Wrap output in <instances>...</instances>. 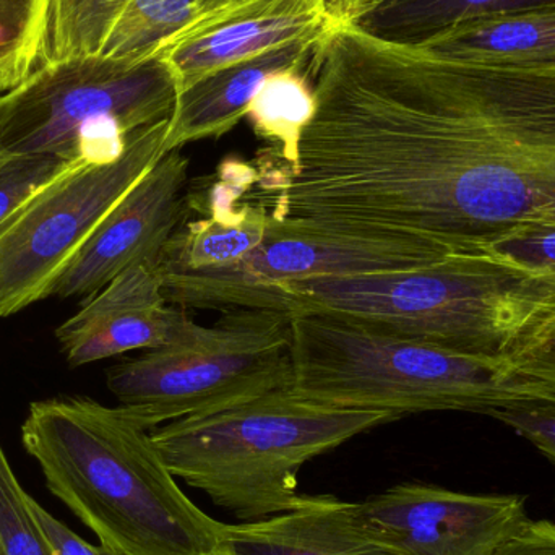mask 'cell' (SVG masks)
Instances as JSON below:
<instances>
[{
    "mask_svg": "<svg viewBox=\"0 0 555 555\" xmlns=\"http://www.w3.org/2000/svg\"><path fill=\"white\" fill-rule=\"evenodd\" d=\"M317 109L293 166L263 169L275 217L482 254L555 221V67L447 57L336 23L310 59Z\"/></svg>",
    "mask_w": 555,
    "mask_h": 555,
    "instance_id": "cell-1",
    "label": "cell"
},
{
    "mask_svg": "<svg viewBox=\"0 0 555 555\" xmlns=\"http://www.w3.org/2000/svg\"><path fill=\"white\" fill-rule=\"evenodd\" d=\"M23 447L49 491L101 544L129 555H215L224 524L176 482L152 433L124 406L88 397L36 401Z\"/></svg>",
    "mask_w": 555,
    "mask_h": 555,
    "instance_id": "cell-2",
    "label": "cell"
},
{
    "mask_svg": "<svg viewBox=\"0 0 555 555\" xmlns=\"http://www.w3.org/2000/svg\"><path fill=\"white\" fill-rule=\"evenodd\" d=\"M398 420L388 411L333 406L283 388L172 421L153 430L152 439L176 478L241 520L259 521L302 501L297 473L309 460Z\"/></svg>",
    "mask_w": 555,
    "mask_h": 555,
    "instance_id": "cell-3",
    "label": "cell"
},
{
    "mask_svg": "<svg viewBox=\"0 0 555 555\" xmlns=\"http://www.w3.org/2000/svg\"><path fill=\"white\" fill-rule=\"evenodd\" d=\"M291 315V390L299 397L398 417L429 411L489 414L538 397L479 358L326 313Z\"/></svg>",
    "mask_w": 555,
    "mask_h": 555,
    "instance_id": "cell-4",
    "label": "cell"
},
{
    "mask_svg": "<svg viewBox=\"0 0 555 555\" xmlns=\"http://www.w3.org/2000/svg\"><path fill=\"white\" fill-rule=\"evenodd\" d=\"M534 280L486 254H455L397 272L275 284L247 307L343 317L498 359Z\"/></svg>",
    "mask_w": 555,
    "mask_h": 555,
    "instance_id": "cell-5",
    "label": "cell"
},
{
    "mask_svg": "<svg viewBox=\"0 0 555 555\" xmlns=\"http://www.w3.org/2000/svg\"><path fill=\"white\" fill-rule=\"evenodd\" d=\"M178 91L159 55L41 64L0 94V152L111 165L137 132L171 119Z\"/></svg>",
    "mask_w": 555,
    "mask_h": 555,
    "instance_id": "cell-6",
    "label": "cell"
},
{
    "mask_svg": "<svg viewBox=\"0 0 555 555\" xmlns=\"http://www.w3.org/2000/svg\"><path fill=\"white\" fill-rule=\"evenodd\" d=\"M291 315L231 309L214 325L189 319L176 338L107 372V387L143 427L223 410L291 388Z\"/></svg>",
    "mask_w": 555,
    "mask_h": 555,
    "instance_id": "cell-7",
    "label": "cell"
},
{
    "mask_svg": "<svg viewBox=\"0 0 555 555\" xmlns=\"http://www.w3.org/2000/svg\"><path fill=\"white\" fill-rule=\"evenodd\" d=\"M168 126L137 132L111 165H68L0 221V317L51 297L85 241L165 155Z\"/></svg>",
    "mask_w": 555,
    "mask_h": 555,
    "instance_id": "cell-8",
    "label": "cell"
},
{
    "mask_svg": "<svg viewBox=\"0 0 555 555\" xmlns=\"http://www.w3.org/2000/svg\"><path fill=\"white\" fill-rule=\"evenodd\" d=\"M446 257L417 237L272 214L266 240L241 262L198 272L158 269L169 302L224 312L246 309L254 294L275 284L397 272Z\"/></svg>",
    "mask_w": 555,
    "mask_h": 555,
    "instance_id": "cell-9",
    "label": "cell"
},
{
    "mask_svg": "<svg viewBox=\"0 0 555 555\" xmlns=\"http://www.w3.org/2000/svg\"><path fill=\"white\" fill-rule=\"evenodd\" d=\"M398 555H492L528 518L527 498L404 482L359 502Z\"/></svg>",
    "mask_w": 555,
    "mask_h": 555,
    "instance_id": "cell-10",
    "label": "cell"
},
{
    "mask_svg": "<svg viewBox=\"0 0 555 555\" xmlns=\"http://www.w3.org/2000/svg\"><path fill=\"white\" fill-rule=\"evenodd\" d=\"M188 156L165 153L85 241L55 281L51 297H85L140 263L158 266L191 208Z\"/></svg>",
    "mask_w": 555,
    "mask_h": 555,
    "instance_id": "cell-11",
    "label": "cell"
},
{
    "mask_svg": "<svg viewBox=\"0 0 555 555\" xmlns=\"http://www.w3.org/2000/svg\"><path fill=\"white\" fill-rule=\"evenodd\" d=\"M333 25L326 0H234L169 39L158 55L178 90L198 78L300 41H319Z\"/></svg>",
    "mask_w": 555,
    "mask_h": 555,
    "instance_id": "cell-12",
    "label": "cell"
},
{
    "mask_svg": "<svg viewBox=\"0 0 555 555\" xmlns=\"http://www.w3.org/2000/svg\"><path fill=\"white\" fill-rule=\"evenodd\" d=\"M169 304L158 266L140 263L85 297L80 309L55 330V338L72 367L159 348L191 319Z\"/></svg>",
    "mask_w": 555,
    "mask_h": 555,
    "instance_id": "cell-13",
    "label": "cell"
},
{
    "mask_svg": "<svg viewBox=\"0 0 555 555\" xmlns=\"http://www.w3.org/2000/svg\"><path fill=\"white\" fill-rule=\"evenodd\" d=\"M198 16L197 0H48L41 64L153 57Z\"/></svg>",
    "mask_w": 555,
    "mask_h": 555,
    "instance_id": "cell-14",
    "label": "cell"
},
{
    "mask_svg": "<svg viewBox=\"0 0 555 555\" xmlns=\"http://www.w3.org/2000/svg\"><path fill=\"white\" fill-rule=\"evenodd\" d=\"M215 555H398L359 504L304 495L296 507L243 525H224Z\"/></svg>",
    "mask_w": 555,
    "mask_h": 555,
    "instance_id": "cell-15",
    "label": "cell"
},
{
    "mask_svg": "<svg viewBox=\"0 0 555 555\" xmlns=\"http://www.w3.org/2000/svg\"><path fill=\"white\" fill-rule=\"evenodd\" d=\"M208 189L207 217L184 223L166 246L162 270H215L241 262L266 240L272 211L263 204H243L259 181L249 163L228 159Z\"/></svg>",
    "mask_w": 555,
    "mask_h": 555,
    "instance_id": "cell-16",
    "label": "cell"
},
{
    "mask_svg": "<svg viewBox=\"0 0 555 555\" xmlns=\"http://www.w3.org/2000/svg\"><path fill=\"white\" fill-rule=\"evenodd\" d=\"M319 41L294 42L259 57L227 65L179 90L163 145L165 153L182 150L188 143L227 135L247 116L266 78L283 68L309 65Z\"/></svg>",
    "mask_w": 555,
    "mask_h": 555,
    "instance_id": "cell-17",
    "label": "cell"
},
{
    "mask_svg": "<svg viewBox=\"0 0 555 555\" xmlns=\"http://www.w3.org/2000/svg\"><path fill=\"white\" fill-rule=\"evenodd\" d=\"M417 46L463 61L555 67V0L473 20Z\"/></svg>",
    "mask_w": 555,
    "mask_h": 555,
    "instance_id": "cell-18",
    "label": "cell"
},
{
    "mask_svg": "<svg viewBox=\"0 0 555 555\" xmlns=\"http://www.w3.org/2000/svg\"><path fill=\"white\" fill-rule=\"evenodd\" d=\"M551 0H378L356 25L375 38L424 44L447 29Z\"/></svg>",
    "mask_w": 555,
    "mask_h": 555,
    "instance_id": "cell-19",
    "label": "cell"
},
{
    "mask_svg": "<svg viewBox=\"0 0 555 555\" xmlns=\"http://www.w3.org/2000/svg\"><path fill=\"white\" fill-rule=\"evenodd\" d=\"M499 359L534 395L555 398V276L534 280Z\"/></svg>",
    "mask_w": 555,
    "mask_h": 555,
    "instance_id": "cell-20",
    "label": "cell"
},
{
    "mask_svg": "<svg viewBox=\"0 0 555 555\" xmlns=\"http://www.w3.org/2000/svg\"><path fill=\"white\" fill-rule=\"evenodd\" d=\"M309 65L289 67L269 75L250 103L247 116L254 130L275 146L272 153L293 166L299 156L300 139L317 109Z\"/></svg>",
    "mask_w": 555,
    "mask_h": 555,
    "instance_id": "cell-21",
    "label": "cell"
},
{
    "mask_svg": "<svg viewBox=\"0 0 555 555\" xmlns=\"http://www.w3.org/2000/svg\"><path fill=\"white\" fill-rule=\"evenodd\" d=\"M48 0H0V94L41 65Z\"/></svg>",
    "mask_w": 555,
    "mask_h": 555,
    "instance_id": "cell-22",
    "label": "cell"
},
{
    "mask_svg": "<svg viewBox=\"0 0 555 555\" xmlns=\"http://www.w3.org/2000/svg\"><path fill=\"white\" fill-rule=\"evenodd\" d=\"M482 254L528 276H555V221L520 228L486 247Z\"/></svg>",
    "mask_w": 555,
    "mask_h": 555,
    "instance_id": "cell-23",
    "label": "cell"
},
{
    "mask_svg": "<svg viewBox=\"0 0 555 555\" xmlns=\"http://www.w3.org/2000/svg\"><path fill=\"white\" fill-rule=\"evenodd\" d=\"M67 166L44 156H20L0 152V221L42 185L61 175Z\"/></svg>",
    "mask_w": 555,
    "mask_h": 555,
    "instance_id": "cell-24",
    "label": "cell"
},
{
    "mask_svg": "<svg viewBox=\"0 0 555 555\" xmlns=\"http://www.w3.org/2000/svg\"><path fill=\"white\" fill-rule=\"evenodd\" d=\"M489 416L533 443L555 469V398L546 395L524 398L491 411Z\"/></svg>",
    "mask_w": 555,
    "mask_h": 555,
    "instance_id": "cell-25",
    "label": "cell"
},
{
    "mask_svg": "<svg viewBox=\"0 0 555 555\" xmlns=\"http://www.w3.org/2000/svg\"><path fill=\"white\" fill-rule=\"evenodd\" d=\"M29 508H31L33 517H35L52 555H129L106 546V544L93 546V544L87 543L78 534H75L70 528L65 527L62 521L52 517L33 498H29Z\"/></svg>",
    "mask_w": 555,
    "mask_h": 555,
    "instance_id": "cell-26",
    "label": "cell"
},
{
    "mask_svg": "<svg viewBox=\"0 0 555 555\" xmlns=\"http://www.w3.org/2000/svg\"><path fill=\"white\" fill-rule=\"evenodd\" d=\"M492 555H555V524L527 518Z\"/></svg>",
    "mask_w": 555,
    "mask_h": 555,
    "instance_id": "cell-27",
    "label": "cell"
},
{
    "mask_svg": "<svg viewBox=\"0 0 555 555\" xmlns=\"http://www.w3.org/2000/svg\"><path fill=\"white\" fill-rule=\"evenodd\" d=\"M231 2H234V0H197L201 16L205 15V13L215 12V10L221 9V7L228 5Z\"/></svg>",
    "mask_w": 555,
    "mask_h": 555,
    "instance_id": "cell-28",
    "label": "cell"
},
{
    "mask_svg": "<svg viewBox=\"0 0 555 555\" xmlns=\"http://www.w3.org/2000/svg\"><path fill=\"white\" fill-rule=\"evenodd\" d=\"M0 555H3V551H2V547H0Z\"/></svg>",
    "mask_w": 555,
    "mask_h": 555,
    "instance_id": "cell-29",
    "label": "cell"
}]
</instances>
